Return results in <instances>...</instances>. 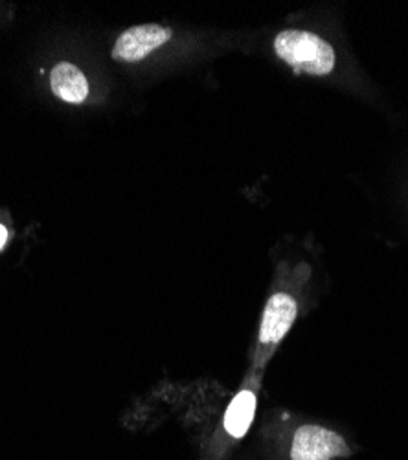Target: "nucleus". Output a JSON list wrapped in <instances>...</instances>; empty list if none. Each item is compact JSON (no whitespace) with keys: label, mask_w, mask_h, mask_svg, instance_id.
Returning <instances> with one entry per match:
<instances>
[{"label":"nucleus","mask_w":408,"mask_h":460,"mask_svg":"<svg viewBox=\"0 0 408 460\" xmlns=\"http://www.w3.org/2000/svg\"><path fill=\"white\" fill-rule=\"evenodd\" d=\"M274 52L296 72L327 75L335 68V50L320 35L306 30H283L274 37Z\"/></svg>","instance_id":"1"},{"label":"nucleus","mask_w":408,"mask_h":460,"mask_svg":"<svg viewBox=\"0 0 408 460\" xmlns=\"http://www.w3.org/2000/svg\"><path fill=\"white\" fill-rule=\"evenodd\" d=\"M50 87L59 100L72 105L83 103L91 91L85 74L76 65H72L68 61H61L52 68Z\"/></svg>","instance_id":"5"},{"label":"nucleus","mask_w":408,"mask_h":460,"mask_svg":"<svg viewBox=\"0 0 408 460\" xmlns=\"http://www.w3.org/2000/svg\"><path fill=\"white\" fill-rule=\"evenodd\" d=\"M6 242H8V230H6V226L0 225V249L6 245Z\"/></svg>","instance_id":"7"},{"label":"nucleus","mask_w":408,"mask_h":460,"mask_svg":"<svg viewBox=\"0 0 408 460\" xmlns=\"http://www.w3.org/2000/svg\"><path fill=\"white\" fill-rule=\"evenodd\" d=\"M171 40V30L162 24H140L126 30L113 47V59L138 63Z\"/></svg>","instance_id":"3"},{"label":"nucleus","mask_w":408,"mask_h":460,"mask_svg":"<svg viewBox=\"0 0 408 460\" xmlns=\"http://www.w3.org/2000/svg\"><path fill=\"white\" fill-rule=\"evenodd\" d=\"M256 393L252 389L239 391L230 402L222 426L232 438H243L248 433L256 414Z\"/></svg>","instance_id":"6"},{"label":"nucleus","mask_w":408,"mask_h":460,"mask_svg":"<svg viewBox=\"0 0 408 460\" xmlns=\"http://www.w3.org/2000/svg\"><path fill=\"white\" fill-rule=\"evenodd\" d=\"M350 455L348 442L339 433L322 426L299 428L291 444V460H333Z\"/></svg>","instance_id":"2"},{"label":"nucleus","mask_w":408,"mask_h":460,"mask_svg":"<svg viewBox=\"0 0 408 460\" xmlns=\"http://www.w3.org/2000/svg\"><path fill=\"white\" fill-rule=\"evenodd\" d=\"M299 315V305L296 300L287 293H274L264 310L262 326H259V344L273 347L278 344Z\"/></svg>","instance_id":"4"}]
</instances>
